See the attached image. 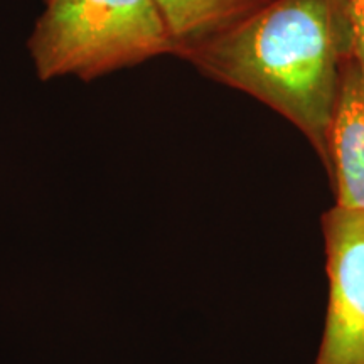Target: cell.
Returning a JSON list of instances; mask_svg holds the SVG:
<instances>
[{"label": "cell", "instance_id": "3", "mask_svg": "<svg viewBox=\"0 0 364 364\" xmlns=\"http://www.w3.org/2000/svg\"><path fill=\"white\" fill-rule=\"evenodd\" d=\"M329 306L316 364H364V208L322 216Z\"/></svg>", "mask_w": 364, "mask_h": 364}, {"label": "cell", "instance_id": "1", "mask_svg": "<svg viewBox=\"0 0 364 364\" xmlns=\"http://www.w3.org/2000/svg\"><path fill=\"white\" fill-rule=\"evenodd\" d=\"M182 58L287 118L327 167L332 113L354 58L346 0H272Z\"/></svg>", "mask_w": 364, "mask_h": 364}, {"label": "cell", "instance_id": "5", "mask_svg": "<svg viewBox=\"0 0 364 364\" xmlns=\"http://www.w3.org/2000/svg\"><path fill=\"white\" fill-rule=\"evenodd\" d=\"M161 12L176 56L216 38L272 0H154Z\"/></svg>", "mask_w": 364, "mask_h": 364}, {"label": "cell", "instance_id": "2", "mask_svg": "<svg viewBox=\"0 0 364 364\" xmlns=\"http://www.w3.org/2000/svg\"><path fill=\"white\" fill-rule=\"evenodd\" d=\"M27 48L43 81L59 76L90 81L174 54L154 0H48Z\"/></svg>", "mask_w": 364, "mask_h": 364}, {"label": "cell", "instance_id": "6", "mask_svg": "<svg viewBox=\"0 0 364 364\" xmlns=\"http://www.w3.org/2000/svg\"><path fill=\"white\" fill-rule=\"evenodd\" d=\"M346 7L351 24L354 59L364 66V0H346Z\"/></svg>", "mask_w": 364, "mask_h": 364}, {"label": "cell", "instance_id": "4", "mask_svg": "<svg viewBox=\"0 0 364 364\" xmlns=\"http://www.w3.org/2000/svg\"><path fill=\"white\" fill-rule=\"evenodd\" d=\"M327 169L334 177L338 206L364 208V66L344 68L327 140Z\"/></svg>", "mask_w": 364, "mask_h": 364}]
</instances>
